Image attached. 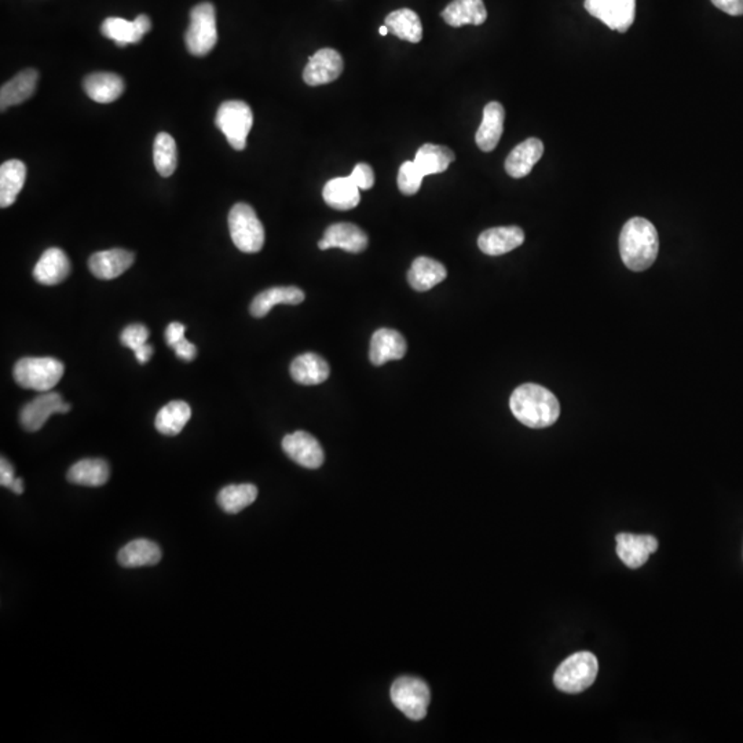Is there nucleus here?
<instances>
[{"label": "nucleus", "instance_id": "nucleus-1", "mask_svg": "<svg viewBox=\"0 0 743 743\" xmlns=\"http://www.w3.org/2000/svg\"><path fill=\"white\" fill-rule=\"evenodd\" d=\"M515 417L526 427L546 428L556 423L561 405L546 387L527 383L518 387L509 399Z\"/></svg>", "mask_w": 743, "mask_h": 743}, {"label": "nucleus", "instance_id": "nucleus-2", "mask_svg": "<svg viewBox=\"0 0 743 743\" xmlns=\"http://www.w3.org/2000/svg\"><path fill=\"white\" fill-rule=\"evenodd\" d=\"M659 240L656 226L645 218H632L619 234V253L629 271H645L658 256Z\"/></svg>", "mask_w": 743, "mask_h": 743}, {"label": "nucleus", "instance_id": "nucleus-3", "mask_svg": "<svg viewBox=\"0 0 743 743\" xmlns=\"http://www.w3.org/2000/svg\"><path fill=\"white\" fill-rule=\"evenodd\" d=\"M64 363L56 358L28 357L14 366V381L23 389L39 392L51 391L64 376Z\"/></svg>", "mask_w": 743, "mask_h": 743}, {"label": "nucleus", "instance_id": "nucleus-4", "mask_svg": "<svg viewBox=\"0 0 743 743\" xmlns=\"http://www.w3.org/2000/svg\"><path fill=\"white\" fill-rule=\"evenodd\" d=\"M598 671L596 656L588 651H581L562 662L555 672L554 683L561 692L578 694L595 683Z\"/></svg>", "mask_w": 743, "mask_h": 743}, {"label": "nucleus", "instance_id": "nucleus-5", "mask_svg": "<svg viewBox=\"0 0 743 743\" xmlns=\"http://www.w3.org/2000/svg\"><path fill=\"white\" fill-rule=\"evenodd\" d=\"M229 230L233 243L242 252L256 253L263 248V225L248 204L238 203L230 209Z\"/></svg>", "mask_w": 743, "mask_h": 743}, {"label": "nucleus", "instance_id": "nucleus-6", "mask_svg": "<svg viewBox=\"0 0 743 743\" xmlns=\"http://www.w3.org/2000/svg\"><path fill=\"white\" fill-rule=\"evenodd\" d=\"M218 41L216 12L214 5L203 2L190 12L189 28L185 33V43L190 54L204 57L211 52Z\"/></svg>", "mask_w": 743, "mask_h": 743}, {"label": "nucleus", "instance_id": "nucleus-7", "mask_svg": "<svg viewBox=\"0 0 743 743\" xmlns=\"http://www.w3.org/2000/svg\"><path fill=\"white\" fill-rule=\"evenodd\" d=\"M216 124L235 151H244L253 124L250 105L243 101H226L219 106Z\"/></svg>", "mask_w": 743, "mask_h": 743}, {"label": "nucleus", "instance_id": "nucleus-8", "mask_svg": "<svg viewBox=\"0 0 743 743\" xmlns=\"http://www.w3.org/2000/svg\"><path fill=\"white\" fill-rule=\"evenodd\" d=\"M430 688L423 680L404 676L391 685V701L410 720H423L430 705Z\"/></svg>", "mask_w": 743, "mask_h": 743}, {"label": "nucleus", "instance_id": "nucleus-9", "mask_svg": "<svg viewBox=\"0 0 743 743\" xmlns=\"http://www.w3.org/2000/svg\"><path fill=\"white\" fill-rule=\"evenodd\" d=\"M585 9L610 30L625 33L635 21L636 0H585Z\"/></svg>", "mask_w": 743, "mask_h": 743}, {"label": "nucleus", "instance_id": "nucleus-10", "mask_svg": "<svg viewBox=\"0 0 743 743\" xmlns=\"http://www.w3.org/2000/svg\"><path fill=\"white\" fill-rule=\"evenodd\" d=\"M70 405L64 402L59 392L47 391L36 397L21 410L20 421L23 430L35 433L43 427L50 416L54 413H68Z\"/></svg>", "mask_w": 743, "mask_h": 743}, {"label": "nucleus", "instance_id": "nucleus-11", "mask_svg": "<svg viewBox=\"0 0 743 743\" xmlns=\"http://www.w3.org/2000/svg\"><path fill=\"white\" fill-rule=\"evenodd\" d=\"M343 59L334 49H321L308 59L303 70V80L308 86H323L334 82L342 75Z\"/></svg>", "mask_w": 743, "mask_h": 743}, {"label": "nucleus", "instance_id": "nucleus-12", "mask_svg": "<svg viewBox=\"0 0 743 743\" xmlns=\"http://www.w3.org/2000/svg\"><path fill=\"white\" fill-rule=\"evenodd\" d=\"M282 449L290 460L310 470L321 467L324 450L320 442L305 431H297L282 439Z\"/></svg>", "mask_w": 743, "mask_h": 743}, {"label": "nucleus", "instance_id": "nucleus-13", "mask_svg": "<svg viewBox=\"0 0 743 743\" xmlns=\"http://www.w3.org/2000/svg\"><path fill=\"white\" fill-rule=\"evenodd\" d=\"M658 549V541L653 536L629 535L617 536V554L629 569H639L648 561L651 554Z\"/></svg>", "mask_w": 743, "mask_h": 743}, {"label": "nucleus", "instance_id": "nucleus-14", "mask_svg": "<svg viewBox=\"0 0 743 743\" xmlns=\"http://www.w3.org/2000/svg\"><path fill=\"white\" fill-rule=\"evenodd\" d=\"M134 261V253L115 248V250L99 251L91 255L88 268L96 279L114 280L125 273L133 266Z\"/></svg>", "mask_w": 743, "mask_h": 743}, {"label": "nucleus", "instance_id": "nucleus-15", "mask_svg": "<svg viewBox=\"0 0 743 743\" xmlns=\"http://www.w3.org/2000/svg\"><path fill=\"white\" fill-rule=\"evenodd\" d=\"M407 354V342L399 332L381 328L372 336L369 360L375 366L389 361L401 360Z\"/></svg>", "mask_w": 743, "mask_h": 743}, {"label": "nucleus", "instance_id": "nucleus-16", "mask_svg": "<svg viewBox=\"0 0 743 743\" xmlns=\"http://www.w3.org/2000/svg\"><path fill=\"white\" fill-rule=\"evenodd\" d=\"M525 242V233L518 226L493 227L485 230L478 238V247L491 256L504 255L520 247Z\"/></svg>", "mask_w": 743, "mask_h": 743}, {"label": "nucleus", "instance_id": "nucleus-17", "mask_svg": "<svg viewBox=\"0 0 743 743\" xmlns=\"http://www.w3.org/2000/svg\"><path fill=\"white\" fill-rule=\"evenodd\" d=\"M506 111L500 102H489L483 109V119L476 131L475 141L482 151H491L499 145L504 131Z\"/></svg>", "mask_w": 743, "mask_h": 743}, {"label": "nucleus", "instance_id": "nucleus-18", "mask_svg": "<svg viewBox=\"0 0 743 743\" xmlns=\"http://www.w3.org/2000/svg\"><path fill=\"white\" fill-rule=\"evenodd\" d=\"M70 273V261L67 253L60 248L44 251L33 269V277L39 284H61Z\"/></svg>", "mask_w": 743, "mask_h": 743}, {"label": "nucleus", "instance_id": "nucleus-19", "mask_svg": "<svg viewBox=\"0 0 743 743\" xmlns=\"http://www.w3.org/2000/svg\"><path fill=\"white\" fill-rule=\"evenodd\" d=\"M544 154V143L537 138H528L517 146L509 154L506 161V171L509 177L520 178L527 177L532 172L533 167L540 161Z\"/></svg>", "mask_w": 743, "mask_h": 743}, {"label": "nucleus", "instance_id": "nucleus-20", "mask_svg": "<svg viewBox=\"0 0 743 743\" xmlns=\"http://www.w3.org/2000/svg\"><path fill=\"white\" fill-rule=\"evenodd\" d=\"M86 93L98 104H111L124 93V80L116 73L96 72L83 82Z\"/></svg>", "mask_w": 743, "mask_h": 743}, {"label": "nucleus", "instance_id": "nucleus-21", "mask_svg": "<svg viewBox=\"0 0 743 743\" xmlns=\"http://www.w3.org/2000/svg\"><path fill=\"white\" fill-rule=\"evenodd\" d=\"M290 376L297 383L303 386H316L329 378V365L323 357L306 353L295 358L290 363Z\"/></svg>", "mask_w": 743, "mask_h": 743}, {"label": "nucleus", "instance_id": "nucleus-22", "mask_svg": "<svg viewBox=\"0 0 743 743\" xmlns=\"http://www.w3.org/2000/svg\"><path fill=\"white\" fill-rule=\"evenodd\" d=\"M447 25L460 28L464 25H482L488 18L483 0H454L441 13Z\"/></svg>", "mask_w": 743, "mask_h": 743}, {"label": "nucleus", "instance_id": "nucleus-23", "mask_svg": "<svg viewBox=\"0 0 743 743\" xmlns=\"http://www.w3.org/2000/svg\"><path fill=\"white\" fill-rule=\"evenodd\" d=\"M38 80V70L25 69L14 76L9 82L5 83L2 86V90H0L2 112L6 111L10 106L23 104L26 99H30L35 93Z\"/></svg>", "mask_w": 743, "mask_h": 743}, {"label": "nucleus", "instance_id": "nucleus-24", "mask_svg": "<svg viewBox=\"0 0 743 743\" xmlns=\"http://www.w3.org/2000/svg\"><path fill=\"white\" fill-rule=\"evenodd\" d=\"M161 546L151 540L138 538L131 541L120 549L117 561L123 567L135 569V567L154 566L161 561Z\"/></svg>", "mask_w": 743, "mask_h": 743}, {"label": "nucleus", "instance_id": "nucleus-25", "mask_svg": "<svg viewBox=\"0 0 743 743\" xmlns=\"http://www.w3.org/2000/svg\"><path fill=\"white\" fill-rule=\"evenodd\" d=\"M360 190L350 177L334 178L324 186L323 197L332 208L349 211L360 204Z\"/></svg>", "mask_w": 743, "mask_h": 743}, {"label": "nucleus", "instance_id": "nucleus-26", "mask_svg": "<svg viewBox=\"0 0 743 743\" xmlns=\"http://www.w3.org/2000/svg\"><path fill=\"white\" fill-rule=\"evenodd\" d=\"M306 295L297 287H276L263 290L251 303V314L255 318H263L276 305H299Z\"/></svg>", "mask_w": 743, "mask_h": 743}, {"label": "nucleus", "instance_id": "nucleus-27", "mask_svg": "<svg viewBox=\"0 0 743 743\" xmlns=\"http://www.w3.org/2000/svg\"><path fill=\"white\" fill-rule=\"evenodd\" d=\"M447 271L444 264L426 256L415 259L408 273L410 287L418 292L433 289L439 282L446 279Z\"/></svg>", "mask_w": 743, "mask_h": 743}, {"label": "nucleus", "instance_id": "nucleus-28", "mask_svg": "<svg viewBox=\"0 0 743 743\" xmlns=\"http://www.w3.org/2000/svg\"><path fill=\"white\" fill-rule=\"evenodd\" d=\"M324 240L329 247L340 248L346 252H363L368 247V235L360 227L353 224H335L326 230Z\"/></svg>", "mask_w": 743, "mask_h": 743}, {"label": "nucleus", "instance_id": "nucleus-29", "mask_svg": "<svg viewBox=\"0 0 743 743\" xmlns=\"http://www.w3.org/2000/svg\"><path fill=\"white\" fill-rule=\"evenodd\" d=\"M108 463L102 459H85L73 464L68 471V481L75 485L98 488L109 480Z\"/></svg>", "mask_w": 743, "mask_h": 743}, {"label": "nucleus", "instance_id": "nucleus-30", "mask_svg": "<svg viewBox=\"0 0 743 743\" xmlns=\"http://www.w3.org/2000/svg\"><path fill=\"white\" fill-rule=\"evenodd\" d=\"M26 179V166L21 161H9L0 167V206L14 204Z\"/></svg>", "mask_w": 743, "mask_h": 743}, {"label": "nucleus", "instance_id": "nucleus-31", "mask_svg": "<svg viewBox=\"0 0 743 743\" xmlns=\"http://www.w3.org/2000/svg\"><path fill=\"white\" fill-rule=\"evenodd\" d=\"M454 159L456 156L454 151L446 146L426 143L418 149L413 161L420 170L421 174L428 177V175L442 174L446 171L447 167L454 163Z\"/></svg>", "mask_w": 743, "mask_h": 743}, {"label": "nucleus", "instance_id": "nucleus-32", "mask_svg": "<svg viewBox=\"0 0 743 743\" xmlns=\"http://www.w3.org/2000/svg\"><path fill=\"white\" fill-rule=\"evenodd\" d=\"M390 32L401 41L418 43L423 39V25L420 18L410 9H399L390 13L384 21Z\"/></svg>", "mask_w": 743, "mask_h": 743}, {"label": "nucleus", "instance_id": "nucleus-33", "mask_svg": "<svg viewBox=\"0 0 743 743\" xmlns=\"http://www.w3.org/2000/svg\"><path fill=\"white\" fill-rule=\"evenodd\" d=\"M190 417L192 409L189 405L183 401H172L164 405L161 412L157 413L154 426L163 436H175L185 428Z\"/></svg>", "mask_w": 743, "mask_h": 743}, {"label": "nucleus", "instance_id": "nucleus-34", "mask_svg": "<svg viewBox=\"0 0 743 743\" xmlns=\"http://www.w3.org/2000/svg\"><path fill=\"white\" fill-rule=\"evenodd\" d=\"M101 32L119 47L140 43L145 35L137 20L127 21L119 17L106 18L102 23Z\"/></svg>", "mask_w": 743, "mask_h": 743}, {"label": "nucleus", "instance_id": "nucleus-35", "mask_svg": "<svg viewBox=\"0 0 743 743\" xmlns=\"http://www.w3.org/2000/svg\"><path fill=\"white\" fill-rule=\"evenodd\" d=\"M258 497V488L251 483L243 485H229L222 489L218 494V504L227 514L234 515L242 512L255 501Z\"/></svg>", "mask_w": 743, "mask_h": 743}, {"label": "nucleus", "instance_id": "nucleus-36", "mask_svg": "<svg viewBox=\"0 0 743 743\" xmlns=\"http://www.w3.org/2000/svg\"><path fill=\"white\" fill-rule=\"evenodd\" d=\"M153 163L161 177L169 178L174 174L178 166L177 143L167 133H161L154 140Z\"/></svg>", "mask_w": 743, "mask_h": 743}, {"label": "nucleus", "instance_id": "nucleus-37", "mask_svg": "<svg viewBox=\"0 0 743 743\" xmlns=\"http://www.w3.org/2000/svg\"><path fill=\"white\" fill-rule=\"evenodd\" d=\"M424 175L416 166L415 161H405L398 172V188L405 196H413L420 190Z\"/></svg>", "mask_w": 743, "mask_h": 743}, {"label": "nucleus", "instance_id": "nucleus-38", "mask_svg": "<svg viewBox=\"0 0 743 743\" xmlns=\"http://www.w3.org/2000/svg\"><path fill=\"white\" fill-rule=\"evenodd\" d=\"M149 329L142 324H133L124 328V331L120 335V342L123 346L128 347L133 352H137L141 347L148 344Z\"/></svg>", "mask_w": 743, "mask_h": 743}, {"label": "nucleus", "instance_id": "nucleus-39", "mask_svg": "<svg viewBox=\"0 0 743 743\" xmlns=\"http://www.w3.org/2000/svg\"><path fill=\"white\" fill-rule=\"evenodd\" d=\"M350 178L361 190L372 189L375 185V174H373V170L369 164H357L352 174H350Z\"/></svg>", "mask_w": 743, "mask_h": 743}, {"label": "nucleus", "instance_id": "nucleus-40", "mask_svg": "<svg viewBox=\"0 0 743 743\" xmlns=\"http://www.w3.org/2000/svg\"><path fill=\"white\" fill-rule=\"evenodd\" d=\"M711 4L732 17L743 15V0H711Z\"/></svg>", "mask_w": 743, "mask_h": 743}, {"label": "nucleus", "instance_id": "nucleus-41", "mask_svg": "<svg viewBox=\"0 0 743 743\" xmlns=\"http://www.w3.org/2000/svg\"><path fill=\"white\" fill-rule=\"evenodd\" d=\"M172 349L175 350L177 357L186 361V362L195 360L196 355H197V349H196L195 344L190 343L189 340H186V337L180 340L177 346L172 347Z\"/></svg>", "mask_w": 743, "mask_h": 743}, {"label": "nucleus", "instance_id": "nucleus-42", "mask_svg": "<svg viewBox=\"0 0 743 743\" xmlns=\"http://www.w3.org/2000/svg\"><path fill=\"white\" fill-rule=\"evenodd\" d=\"M185 326L180 323H171L166 329V342L170 347L177 346L180 340L185 339Z\"/></svg>", "mask_w": 743, "mask_h": 743}, {"label": "nucleus", "instance_id": "nucleus-43", "mask_svg": "<svg viewBox=\"0 0 743 743\" xmlns=\"http://www.w3.org/2000/svg\"><path fill=\"white\" fill-rule=\"evenodd\" d=\"M14 481V468H13V465L10 464L5 457H2V462H0V483H2L4 488L10 489V486L13 485Z\"/></svg>", "mask_w": 743, "mask_h": 743}, {"label": "nucleus", "instance_id": "nucleus-44", "mask_svg": "<svg viewBox=\"0 0 743 743\" xmlns=\"http://www.w3.org/2000/svg\"><path fill=\"white\" fill-rule=\"evenodd\" d=\"M134 354L135 358L138 360V362H140L141 365H143V363L148 362V361L151 360V355H153V347H151V344H145V346L141 347L140 350H137Z\"/></svg>", "mask_w": 743, "mask_h": 743}, {"label": "nucleus", "instance_id": "nucleus-45", "mask_svg": "<svg viewBox=\"0 0 743 743\" xmlns=\"http://www.w3.org/2000/svg\"><path fill=\"white\" fill-rule=\"evenodd\" d=\"M10 491H14L15 494H23V482L21 478H15L14 482L13 485L10 486Z\"/></svg>", "mask_w": 743, "mask_h": 743}, {"label": "nucleus", "instance_id": "nucleus-46", "mask_svg": "<svg viewBox=\"0 0 743 743\" xmlns=\"http://www.w3.org/2000/svg\"><path fill=\"white\" fill-rule=\"evenodd\" d=\"M389 32L390 31L389 28H387V25H381V28H379V33H381V35L387 36L389 35Z\"/></svg>", "mask_w": 743, "mask_h": 743}]
</instances>
